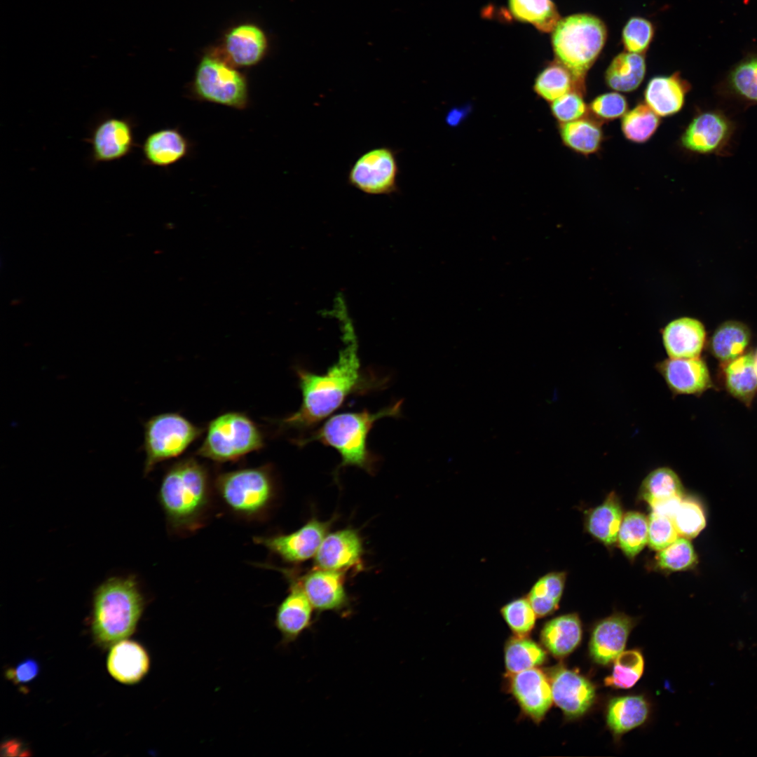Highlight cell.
Listing matches in <instances>:
<instances>
[{
	"instance_id": "obj_36",
	"label": "cell",
	"mask_w": 757,
	"mask_h": 757,
	"mask_svg": "<svg viewBox=\"0 0 757 757\" xmlns=\"http://www.w3.org/2000/svg\"><path fill=\"white\" fill-rule=\"evenodd\" d=\"M512 15L543 32H552L561 20L552 0H509Z\"/></svg>"
},
{
	"instance_id": "obj_37",
	"label": "cell",
	"mask_w": 757,
	"mask_h": 757,
	"mask_svg": "<svg viewBox=\"0 0 757 757\" xmlns=\"http://www.w3.org/2000/svg\"><path fill=\"white\" fill-rule=\"evenodd\" d=\"M640 496L650 507L676 496H683V487L678 475L671 468L660 467L643 479Z\"/></svg>"
},
{
	"instance_id": "obj_38",
	"label": "cell",
	"mask_w": 757,
	"mask_h": 757,
	"mask_svg": "<svg viewBox=\"0 0 757 757\" xmlns=\"http://www.w3.org/2000/svg\"><path fill=\"white\" fill-rule=\"evenodd\" d=\"M660 122V117L645 102H639L622 116L621 129L629 141L644 143L655 134Z\"/></svg>"
},
{
	"instance_id": "obj_12",
	"label": "cell",
	"mask_w": 757,
	"mask_h": 757,
	"mask_svg": "<svg viewBox=\"0 0 757 757\" xmlns=\"http://www.w3.org/2000/svg\"><path fill=\"white\" fill-rule=\"evenodd\" d=\"M734 130L732 123L722 112L697 114L681 136V146L690 152L720 154L728 146Z\"/></svg>"
},
{
	"instance_id": "obj_1",
	"label": "cell",
	"mask_w": 757,
	"mask_h": 757,
	"mask_svg": "<svg viewBox=\"0 0 757 757\" xmlns=\"http://www.w3.org/2000/svg\"><path fill=\"white\" fill-rule=\"evenodd\" d=\"M342 331L344 346L337 360L325 373L295 367L302 402L296 411L275 421L278 431L312 429L339 409L350 396L381 386L383 381L362 368L352 325L344 323Z\"/></svg>"
},
{
	"instance_id": "obj_40",
	"label": "cell",
	"mask_w": 757,
	"mask_h": 757,
	"mask_svg": "<svg viewBox=\"0 0 757 757\" xmlns=\"http://www.w3.org/2000/svg\"><path fill=\"white\" fill-rule=\"evenodd\" d=\"M728 86L736 97L750 104H757V55L748 56L730 71Z\"/></svg>"
},
{
	"instance_id": "obj_44",
	"label": "cell",
	"mask_w": 757,
	"mask_h": 757,
	"mask_svg": "<svg viewBox=\"0 0 757 757\" xmlns=\"http://www.w3.org/2000/svg\"><path fill=\"white\" fill-rule=\"evenodd\" d=\"M672 520L678 536L688 539L696 537L706 525L702 507L692 500H682Z\"/></svg>"
},
{
	"instance_id": "obj_27",
	"label": "cell",
	"mask_w": 757,
	"mask_h": 757,
	"mask_svg": "<svg viewBox=\"0 0 757 757\" xmlns=\"http://www.w3.org/2000/svg\"><path fill=\"white\" fill-rule=\"evenodd\" d=\"M646 71L643 54L624 51L611 62L605 72L606 86L615 91L629 93L638 88Z\"/></svg>"
},
{
	"instance_id": "obj_10",
	"label": "cell",
	"mask_w": 757,
	"mask_h": 757,
	"mask_svg": "<svg viewBox=\"0 0 757 757\" xmlns=\"http://www.w3.org/2000/svg\"><path fill=\"white\" fill-rule=\"evenodd\" d=\"M400 167L397 152L381 146L372 148L354 161L347 176L348 183L368 195H390L397 193Z\"/></svg>"
},
{
	"instance_id": "obj_15",
	"label": "cell",
	"mask_w": 757,
	"mask_h": 757,
	"mask_svg": "<svg viewBox=\"0 0 757 757\" xmlns=\"http://www.w3.org/2000/svg\"><path fill=\"white\" fill-rule=\"evenodd\" d=\"M655 369L674 395H701L713 386L709 368L700 357H668L658 362Z\"/></svg>"
},
{
	"instance_id": "obj_26",
	"label": "cell",
	"mask_w": 757,
	"mask_h": 757,
	"mask_svg": "<svg viewBox=\"0 0 757 757\" xmlns=\"http://www.w3.org/2000/svg\"><path fill=\"white\" fill-rule=\"evenodd\" d=\"M581 638V622L575 613L562 615L547 621L540 632L543 645L558 658L564 657L573 651Z\"/></svg>"
},
{
	"instance_id": "obj_42",
	"label": "cell",
	"mask_w": 757,
	"mask_h": 757,
	"mask_svg": "<svg viewBox=\"0 0 757 757\" xmlns=\"http://www.w3.org/2000/svg\"><path fill=\"white\" fill-rule=\"evenodd\" d=\"M500 613L512 633L527 636L535 627L537 615L528 598H516L500 608Z\"/></svg>"
},
{
	"instance_id": "obj_2",
	"label": "cell",
	"mask_w": 757,
	"mask_h": 757,
	"mask_svg": "<svg viewBox=\"0 0 757 757\" xmlns=\"http://www.w3.org/2000/svg\"><path fill=\"white\" fill-rule=\"evenodd\" d=\"M213 487L207 467L196 458H184L171 465L158 493L169 530L184 535L200 528L212 505Z\"/></svg>"
},
{
	"instance_id": "obj_17",
	"label": "cell",
	"mask_w": 757,
	"mask_h": 757,
	"mask_svg": "<svg viewBox=\"0 0 757 757\" xmlns=\"http://www.w3.org/2000/svg\"><path fill=\"white\" fill-rule=\"evenodd\" d=\"M89 140L94 162L121 159L135 146L132 124L125 118H105L96 125Z\"/></svg>"
},
{
	"instance_id": "obj_51",
	"label": "cell",
	"mask_w": 757,
	"mask_h": 757,
	"mask_svg": "<svg viewBox=\"0 0 757 757\" xmlns=\"http://www.w3.org/2000/svg\"><path fill=\"white\" fill-rule=\"evenodd\" d=\"M753 354H754L755 369H756V374H757V350H756V353H753Z\"/></svg>"
},
{
	"instance_id": "obj_11",
	"label": "cell",
	"mask_w": 757,
	"mask_h": 757,
	"mask_svg": "<svg viewBox=\"0 0 757 757\" xmlns=\"http://www.w3.org/2000/svg\"><path fill=\"white\" fill-rule=\"evenodd\" d=\"M331 523L332 521H323L313 517L292 533L256 536L253 540L283 561L296 564L315 556Z\"/></svg>"
},
{
	"instance_id": "obj_28",
	"label": "cell",
	"mask_w": 757,
	"mask_h": 757,
	"mask_svg": "<svg viewBox=\"0 0 757 757\" xmlns=\"http://www.w3.org/2000/svg\"><path fill=\"white\" fill-rule=\"evenodd\" d=\"M751 338L749 328L736 320L721 324L714 332L709 343L713 356L726 364L744 353Z\"/></svg>"
},
{
	"instance_id": "obj_24",
	"label": "cell",
	"mask_w": 757,
	"mask_h": 757,
	"mask_svg": "<svg viewBox=\"0 0 757 757\" xmlns=\"http://www.w3.org/2000/svg\"><path fill=\"white\" fill-rule=\"evenodd\" d=\"M150 667L149 656L139 643L121 640L111 648L107 658V669L111 676L125 684L140 681Z\"/></svg>"
},
{
	"instance_id": "obj_19",
	"label": "cell",
	"mask_w": 757,
	"mask_h": 757,
	"mask_svg": "<svg viewBox=\"0 0 757 757\" xmlns=\"http://www.w3.org/2000/svg\"><path fill=\"white\" fill-rule=\"evenodd\" d=\"M364 553L362 540L353 528L327 533L315 556L316 568L343 571L357 566Z\"/></svg>"
},
{
	"instance_id": "obj_43",
	"label": "cell",
	"mask_w": 757,
	"mask_h": 757,
	"mask_svg": "<svg viewBox=\"0 0 757 757\" xmlns=\"http://www.w3.org/2000/svg\"><path fill=\"white\" fill-rule=\"evenodd\" d=\"M697 556L688 538L678 536L667 547L658 551L656 563L661 569L679 571L695 566Z\"/></svg>"
},
{
	"instance_id": "obj_25",
	"label": "cell",
	"mask_w": 757,
	"mask_h": 757,
	"mask_svg": "<svg viewBox=\"0 0 757 757\" xmlns=\"http://www.w3.org/2000/svg\"><path fill=\"white\" fill-rule=\"evenodd\" d=\"M189 143L177 128H163L149 134L142 144L146 163L168 167L184 158L189 151Z\"/></svg>"
},
{
	"instance_id": "obj_18",
	"label": "cell",
	"mask_w": 757,
	"mask_h": 757,
	"mask_svg": "<svg viewBox=\"0 0 757 757\" xmlns=\"http://www.w3.org/2000/svg\"><path fill=\"white\" fill-rule=\"evenodd\" d=\"M342 572L315 567L301 578H297L317 612H339L348 606Z\"/></svg>"
},
{
	"instance_id": "obj_45",
	"label": "cell",
	"mask_w": 757,
	"mask_h": 757,
	"mask_svg": "<svg viewBox=\"0 0 757 757\" xmlns=\"http://www.w3.org/2000/svg\"><path fill=\"white\" fill-rule=\"evenodd\" d=\"M654 35L653 24L641 17L631 18L624 26L622 43L626 51L643 54L648 48Z\"/></svg>"
},
{
	"instance_id": "obj_31",
	"label": "cell",
	"mask_w": 757,
	"mask_h": 757,
	"mask_svg": "<svg viewBox=\"0 0 757 757\" xmlns=\"http://www.w3.org/2000/svg\"><path fill=\"white\" fill-rule=\"evenodd\" d=\"M724 382L728 393L749 406L757 390L753 353H744L725 364Z\"/></svg>"
},
{
	"instance_id": "obj_49",
	"label": "cell",
	"mask_w": 757,
	"mask_h": 757,
	"mask_svg": "<svg viewBox=\"0 0 757 757\" xmlns=\"http://www.w3.org/2000/svg\"><path fill=\"white\" fill-rule=\"evenodd\" d=\"M39 672V665L33 659H27L15 668L6 671L7 678L17 684H24L32 681Z\"/></svg>"
},
{
	"instance_id": "obj_13",
	"label": "cell",
	"mask_w": 757,
	"mask_h": 757,
	"mask_svg": "<svg viewBox=\"0 0 757 757\" xmlns=\"http://www.w3.org/2000/svg\"><path fill=\"white\" fill-rule=\"evenodd\" d=\"M553 702L569 718L584 714L596 696L594 685L585 677L562 666L549 672Z\"/></svg>"
},
{
	"instance_id": "obj_16",
	"label": "cell",
	"mask_w": 757,
	"mask_h": 757,
	"mask_svg": "<svg viewBox=\"0 0 757 757\" xmlns=\"http://www.w3.org/2000/svg\"><path fill=\"white\" fill-rule=\"evenodd\" d=\"M290 583L288 594L279 604L275 625L282 636V643L296 641L313 623V606L299 580L292 573L282 571Z\"/></svg>"
},
{
	"instance_id": "obj_50",
	"label": "cell",
	"mask_w": 757,
	"mask_h": 757,
	"mask_svg": "<svg viewBox=\"0 0 757 757\" xmlns=\"http://www.w3.org/2000/svg\"><path fill=\"white\" fill-rule=\"evenodd\" d=\"M1 754L6 756H27L28 751L23 748L22 742L17 739L5 742L1 747Z\"/></svg>"
},
{
	"instance_id": "obj_4",
	"label": "cell",
	"mask_w": 757,
	"mask_h": 757,
	"mask_svg": "<svg viewBox=\"0 0 757 757\" xmlns=\"http://www.w3.org/2000/svg\"><path fill=\"white\" fill-rule=\"evenodd\" d=\"M145 605L134 575L106 579L94 591L93 632L97 641L109 646L135 631Z\"/></svg>"
},
{
	"instance_id": "obj_33",
	"label": "cell",
	"mask_w": 757,
	"mask_h": 757,
	"mask_svg": "<svg viewBox=\"0 0 757 757\" xmlns=\"http://www.w3.org/2000/svg\"><path fill=\"white\" fill-rule=\"evenodd\" d=\"M533 88L540 97L552 102L572 90L584 94L585 83L578 81L566 67L556 60L540 72Z\"/></svg>"
},
{
	"instance_id": "obj_21",
	"label": "cell",
	"mask_w": 757,
	"mask_h": 757,
	"mask_svg": "<svg viewBox=\"0 0 757 757\" xmlns=\"http://www.w3.org/2000/svg\"><path fill=\"white\" fill-rule=\"evenodd\" d=\"M268 47L264 32L252 24L234 27L225 36V59L234 67H249L258 64Z\"/></svg>"
},
{
	"instance_id": "obj_22",
	"label": "cell",
	"mask_w": 757,
	"mask_h": 757,
	"mask_svg": "<svg viewBox=\"0 0 757 757\" xmlns=\"http://www.w3.org/2000/svg\"><path fill=\"white\" fill-rule=\"evenodd\" d=\"M662 337L669 357H700L706 343V330L700 320L683 317L667 324Z\"/></svg>"
},
{
	"instance_id": "obj_39",
	"label": "cell",
	"mask_w": 757,
	"mask_h": 757,
	"mask_svg": "<svg viewBox=\"0 0 757 757\" xmlns=\"http://www.w3.org/2000/svg\"><path fill=\"white\" fill-rule=\"evenodd\" d=\"M648 520L642 513L630 511L624 514L617 541L624 554L634 558L648 544Z\"/></svg>"
},
{
	"instance_id": "obj_8",
	"label": "cell",
	"mask_w": 757,
	"mask_h": 757,
	"mask_svg": "<svg viewBox=\"0 0 757 757\" xmlns=\"http://www.w3.org/2000/svg\"><path fill=\"white\" fill-rule=\"evenodd\" d=\"M144 428V475L158 464L184 453L204 432V428L177 412L153 416Z\"/></svg>"
},
{
	"instance_id": "obj_5",
	"label": "cell",
	"mask_w": 757,
	"mask_h": 757,
	"mask_svg": "<svg viewBox=\"0 0 757 757\" xmlns=\"http://www.w3.org/2000/svg\"><path fill=\"white\" fill-rule=\"evenodd\" d=\"M214 489L231 513L249 521L263 519L277 493L269 465L219 473L214 479Z\"/></svg>"
},
{
	"instance_id": "obj_23",
	"label": "cell",
	"mask_w": 757,
	"mask_h": 757,
	"mask_svg": "<svg viewBox=\"0 0 757 757\" xmlns=\"http://www.w3.org/2000/svg\"><path fill=\"white\" fill-rule=\"evenodd\" d=\"M690 90V84L679 72L655 76L646 86L644 101L660 117L671 116L682 109Z\"/></svg>"
},
{
	"instance_id": "obj_30",
	"label": "cell",
	"mask_w": 757,
	"mask_h": 757,
	"mask_svg": "<svg viewBox=\"0 0 757 757\" xmlns=\"http://www.w3.org/2000/svg\"><path fill=\"white\" fill-rule=\"evenodd\" d=\"M601 121L586 116L560 123L559 133L564 144L585 156L599 151L604 139Z\"/></svg>"
},
{
	"instance_id": "obj_9",
	"label": "cell",
	"mask_w": 757,
	"mask_h": 757,
	"mask_svg": "<svg viewBox=\"0 0 757 757\" xmlns=\"http://www.w3.org/2000/svg\"><path fill=\"white\" fill-rule=\"evenodd\" d=\"M198 100L243 110L249 104L246 76L226 59L206 55L200 61L191 84Z\"/></svg>"
},
{
	"instance_id": "obj_7",
	"label": "cell",
	"mask_w": 757,
	"mask_h": 757,
	"mask_svg": "<svg viewBox=\"0 0 757 757\" xmlns=\"http://www.w3.org/2000/svg\"><path fill=\"white\" fill-rule=\"evenodd\" d=\"M264 446V432L247 414L227 411L207 423L196 455L218 463L237 462Z\"/></svg>"
},
{
	"instance_id": "obj_35",
	"label": "cell",
	"mask_w": 757,
	"mask_h": 757,
	"mask_svg": "<svg viewBox=\"0 0 757 757\" xmlns=\"http://www.w3.org/2000/svg\"><path fill=\"white\" fill-rule=\"evenodd\" d=\"M504 657L505 669L510 675L543 664L547 653L528 637L514 635L505 643Z\"/></svg>"
},
{
	"instance_id": "obj_3",
	"label": "cell",
	"mask_w": 757,
	"mask_h": 757,
	"mask_svg": "<svg viewBox=\"0 0 757 757\" xmlns=\"http://www.w3.org/2000/svg\"><path fill=\"white\" fill-rule=\"evenodd\" d=\"M402 404L400 400L376 412L363 409L333 415L315 430L295 437L292 442L299 446L318 442L334 449L341 456L337 470L353 466L371 472L377 458L369 449V434L378 420L400 416Z\"/></svg>"
},
{
	"instance_id": "obj_29",
	"label": "cell",
	"mask_w": 757,
	"mask_h": 757,
	"mask_svg": "<svg viewBox=\"0 0 757 757\" xmlns=\"http://www.w3.org/2000/svg\"><path fill=\"white\" fill-rule=\"evenodd\" d=\"M624 514L620 500L610 493L604 501L587 515L586 527L589 533L606 545H614Z\"/></svg>"
},
{
	"instance_id": "obj_41",
	"label": "cell",
	"mask_w": 757,
	"mask_h": 757,
	"mask_svg": "<svg viewBox=\"0 0 757 757\" xmlns=\"http://www.w3.org/2000/svg\"><path fill=\"white\" fill-rule=\"evenodd\" d=\"M643 669L644 660L639 651H622L615 659L612 674L605 678V685L618 688H629L639 680Z\"/></svg>"
},
{
	"instance_id": "obj_34",
	"label": "cell",
	"mask_w": 757,
	"mask_h": 757,
	"mask_svg": "<svg viewBox=\"0 0 757 757\" xmlns=\"http://www.w3.org/2000/svg\"><path fill=\"white\" fill-rule=\"evenodd\" d=\"M566 580V573L564 571L550 572L533 585L526 597L537 617L547 616L558 608Z\"/></svg>"
},
{
	"instance_id": "obj_14",
	"label": "cell",
	"mask_w": 757,
	"mask_h": 757,
	"mask_svg": "<svg viewBox=\"0 0 757 757\" xmlns=\"http://www.w3.org/2000/svg\"><path fill=\"white\" fill-rule=\"evenodd\" d=\"M509 676V690L522 713L539 723L553 702L548 677L536 667Z\"/></svg>"
},
{
	"instance_id": "obj_46",
	"label": "cell",
	"mask_w": 757,
	"mask_h": 757,
	"mask_svg": "<svg viewBox=\"0 0 757 757\" xmlns=\"http://www.w3.org/2000/svg\"><path fill=\"white\" fill-rule=\"evenodd\" d=\"M593 118L603 122L622 117L628 109L626 97L618 92H608L594 98L588 105Z\"/></svg>"
},
{
	"instance_id": "obj_20",
	"label": "cell",
	"mask_w": 757,
	"mask_h": 757,
	"mask_svg": "<svg viewBox=\"0 0 757 757\" xmlns=\"http://www.w3.org/2000/svg\"><path fill=\"white\" fill-rule=\"evenodd\" d=\"M633 626V620L622 613L614 614L599 622L592 632L589 642L593 660L601 664L614 661L624 650Z\"/></svg>"
},
{
	"instance_id": "obj_32",
	"label": "cell",
	"mask_w": 757,
	"mask_h": 757,
	"mask_svg": "<svg viewBox=\"0 0 757 757\" xmlns=\"http://www.w3.org/2000/svg\"><path fill=\"white\" fill-rule=\"evenodd\" d=\"M649 705L641 695H628L611 700L607 709V723L615 735L627 732L645 722Z\"/></svg>"
},
{
	"instance_id": "obj_48",
	"label": "cell",
	"mask_w": 757,
	"mask_h": 757,
	"mask_svg": "<svg viewBox=\"0 0 757 757\" xmlns=\"http://www.w3.org/2000/svg\"><path fill=\"white\" fill-rule=\"evenodd\" d=\"M648 520V544L653 550L660 551L671 544L678 537L671 518L652 512Z\"/></svg>"
},
{
	"instance_id": "obj_47",
	"label": "cell",
	"mask_w": 757,
	"mask_h": 757,
	"mask_svg": "<svg viewBox=\"0 0 757 757\" xmlns=\"http://www.w3.org/2000/svg\"><path fill=\"white\" fill-rule=\"evenodd\" d=\"M583 93L572 90L551 102L550 109L554 117L560 123H567L582 118L587 115L589 107Z\"/></svg>"
},
{
	"instance_id": "obj_6",
	"label": "cell",
	"mask_w": 757,
	"mask_h": 757,
	"mask_svg": "<svg viewBox=\"0 0 757 757\" xmlns=\"http://www.w3.org/2000/svg\"><path fill=\"white\" fill-rule=\"evenodd\" d=\"M606 39V27L595 15L577 13L561 19L552 36L556 60L585 83L586 74L601 53Z\"/></svg>"
}]
</instances>
